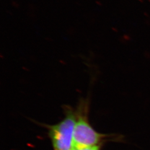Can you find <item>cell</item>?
I'll return each mask as SVG.
<instances>
[{
    "mask_svg": "<svg viewBox=\"0 0 150 150\" xmlns=\"http://www.w3.org/2000/svg\"><path fill=\"white\" fill-rule=\"evenodd\" d=\"M76 120L74 135V149L100 146L111 135L98 132L89 121L88 100H81L76 109Z\"/></svg>",
    "mask_w": 150,
    "mask_h": 150,
    "instance_id": "1",
    "label": "cell"
},
{
    "mask_svg": "<svg viewBox=\"0 0 150 150\" xmlns=\"http://www.w3.org/2000/svg\"><path fill=\"white\" fill-rule=\"evenodd\" d=\"M64 117L61 121L52 125H43L47 129L54 150H72L76 120V109L64 106Z\"/></svg>",
    "mask_w": 150,
    "mask_h": 150,
    "instance_id": "2",
    "label": "cell"
},
{
    "mask_svg": "<svg viewBox=\"0 0 150 150\" xmlns=\"http://www.w3.org/2000/svg\"><path fill=\"white\" fill-rule=\"evenodd\" d=\"M72 150H100V146H95L82 149H74Z\"/></svg>",
    "mask_w": 150,
    "mask_h": 150,
    "instance_id": "3",
    "label": "cell"
}]
</instances>
